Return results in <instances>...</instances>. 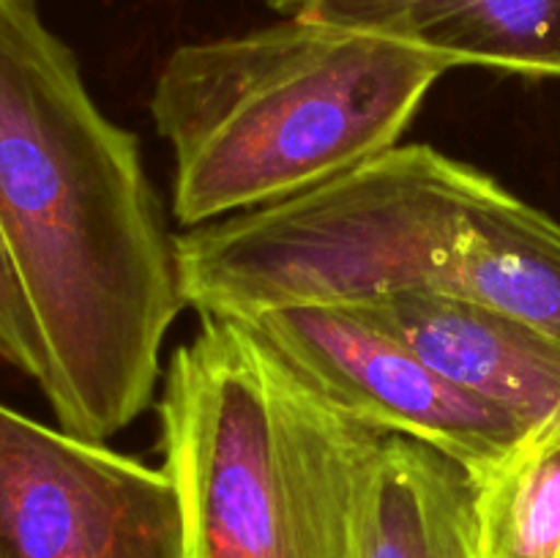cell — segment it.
I'll list each match as a JSON object with an SVG mask.
<instances>
[{
	"instance_id": "cell-8",
	"label": "cell",
	"mask_w": 560,
	"mask_h": 558,
	"mask_svg": "<svg viewBox=\"0 0 560 558\" xmlns=\"http://www.w3.org/2000/svg\"><path fill=\"white\" fill-rule=\"evenodd\" d=\"M290 14L410 44L452 69L560 77V0H295Z\"/></svg>"
},
{
	"instance_id": "cell-3",
	"label": "cell",
	"mask_w": 560,
	"mask_h": 558,
	"mask_svg": "<svg viewBox=\"0 0 560 558\" xmlns=\"http://www.w3.org/2000/svg\"><path fill=\"white\" fill-rule=\"evenodd\" d=\"M159 430L186 558H350L386 432L334 408L241 323L200 317L175 350Z\"/></svg>"
},
{
	"instance_id": "cell-11",
	"label": "cell",
	"mask_w": 560,
	"mask_h": 558,
	"mask_svg": "<svg viewBox=\"0 0 560 558\" xmlns=\"http://www.w3.org/2000/svg\"><path fill=\"white\" fill-rule=\"evenodd\" d=\"M0 361L14 367L25 377L38 383V388L49 381V353L44 345L42 328L31 310L20 277L11 266L9 249L0 235Z\"/></svg>"
},
{
	"instance_id": "cell-4",
	"label": "cell",
	"mask_w": 560,
	"mask_h": 558,
	"mask_svg": "<svg viewBox=\"0 0 560 558\" xmlns=\"http://www.w3.org/2000/svg\"><path fill=\"white\" fill-rule=\"evenodd\" d=\"M498 189L435 148L394 146L304 195L175 235L180 293L200 317L361 306L410 290L463 295Z\"/></svg>"
},
{
	"instance_id": "cell-7",
	"label": "cell",
	"mask_w": 560,
	"mask_h": 558,
	"mask_svg": "<svg viewBox=\"0 0 560 558\" xmlns=\"http://www.w3.org/2000/svg\"><path fill=\"white\" fill-rule=\"evenodd\" d=\"M448 381L517 416L530 432L560 421V342L463 295L410 290L353 306Z\"/></svg>"
},
{
	"instance_id": "cell-5",
	"label": "cell",
	"mask_w": 560,
	"mask_h": 558,
	"mask_svg": "<svg viewBox=\"0 0 560 558\" xmlns=\"http://www.w3.org/2000/svg\"><path fill=\"white\" fill-rule=\"evenodd\" d=\"M342 414L430 443L481 474L530 435L509 410L448 381L353 306L295 304L230 317Z\"/></svg>"
},
{
	"instance_id": "cell-12",
	"label": "cell",
	"mask_w": 560,
	"mask_h": 558,
	"mask_svg": "<svg viewBox=\"0 0 560 558\" xmlns=\"http://www.w3.org/2000/svg\"><path fill=\"white\" fill-rule=\"evenodd\" d=\"M293 3H295V0H268V5H271L273 11H279L282 16L288 14L290 9H293Z\"/></svg>"
},
{
	"instance_id": "cell-1",
	"label": "cell",
	"mask_w": 560,
	"mask_h": 558,
	"mask_svg": "<svg viewBox=\"0 0 560 558\" xmlns=\"http://www.w3.org/2000/svg\"><path fill=\"white\" fill-rule=\"evenodd\" d=\"M0 235L58 427L104 443L151 405L186 301L140 142L98 109L36 0H0Z\"/></svg>"
},
{
	"instance_id": "cell-9",
	"label": "cell",
	"mask_w": 560,
	"mask_h": 558,
	"mask_svg": "<svg viewBox=\"0 0 560 558\" xmlns=\"http://www.w3.org/2000/svg\"><path fill=\"white\" fill-rule=\"evenodd\" d=\"M350 558H485L474 470L430 443L383 438L355 512Z\"/></svg>"
},
{
	"instance_id": "cell-10",
	"label": "cell",
	"mask_w": 560,
	"mask_h": 558,
	"mask_svg": "<svg viewBox=\"0 0 560 558\" xmlns=\"http://www.w3.org/2000/svg\"><path fill=\"white\" fill-rule=\"evenodd\" d=\"M485 558H560V421L476 474Z\"/></svg>"
},
{
	"instance_id": "cell-2",
	"label": "cell",
	"mask_w": 560,
	"mask_h": 558,
	"mask_svg": "<svg viewBox=\"0 0 560 558\" xmlns=\"http://www.w3.org/2000/svg\"><path fill=\"white\" fill-rule=\"evenodd\" d=\"M448 69L410 44L301 14L180 44L151 93L173 153L175 222L273 206L381 156Z\"/></svg>"
},
{
	"instance_id": "cell-6",
	"label": "cell",
	"mask_w": 560,
	"mask_h": 558,
	"mask_svg": "<svg viewBox=\"0 0 560 558\" xmlns=\"http://www.w3.org/2000/svg\"><path fill=\"white\" fill-rule=\"evenodd\" d=\"M0 558H186L178 487L0 403Z\"/></svg>"
}]
</instances>
